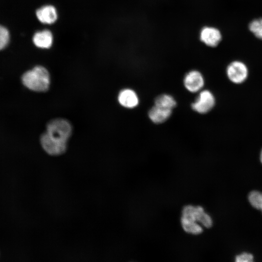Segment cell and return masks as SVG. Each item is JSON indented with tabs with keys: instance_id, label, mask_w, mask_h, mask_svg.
<instances>
[{
	"instance_id": "1",
	"label": "cell",
	"mask_w": 262,
	"mask_h": 262,
	"mask_svg": "<svg viewBox=\"0 0 262 262\" xmlns=\"http://www.w3.org/2000/svg\"><path fill=\"white\" fill-rule=\"evenodd\" d=\"M181 225L187 233L198 235L203 232V227L210 228L213 224L211 217L200 206L187 205L181 212Z\"/></svg>"
},
{
	"instance_id": "13",
	"label": "cell",
	"mask_w": 262,
	"mask_h": 262,
	"mask_svg": "<svg viewBox=\"0 0 262 262\" xmlns=\"http://www.w3.org/2000/svg\"><path fill=\"white\" fill-rule=\"evenodd\" d=\"M154 105L172 110L176 106V101L173 97L168 94L158 96L155 99Z\"/></svg>"
},
{
	"instance_id": "17",
	"label": "cell",
	"mask_w": 262,
	"mask_h": 262,
	"mask_svg": "<svg viewBox=\"0 0 262 262\" xmlns=\"http://www.w3.org/2000/svg\"><path fill=\"white\" fill-rule=\"evenodd\" d=\"M236 262H252L253 261V256L248 253H243L237 255L235 258Z\"/></svg>"
},
{
	"instance_id": "10",
	"label": "cell",
	"mask_w": 262,
	"mask_h": 262,
	"mask_svg": "<svg viewBox=\"0 0 262 262\" xmlns=\"http://www.w3.org/2000/svg\"><path fill=\"white\" fill-rule=\"evenodd\" d=\"M119 103L127 108H133L139 103L137 94L131 89H125L120 92L118 96Z\"/></svg>"
},
{
	"instance_id": "16",
	"label": "cell",
	"mask_w": 262,
	"mask_h": 262,
	"mask_svg": "<svg viewBox=\"0 0 262 262\" xmlns=\"http://www.w3.org/2000/svg\"><path fill=\"white\" fill-rule=\"evenodd\" d=\"M9 37L7 29L0 25V50L4 49L8 44Z\"/></svg>"
},
{
	"instance_id": "4",
	"label": "cell",
	"mask_w": 262,
	"mask_h": 262,
	"mask_svg": "<svg viewBox=\"0 0 262 262\" xmlns=\"http://www.w3.org/2000/svg\"><path fill=\"white\" fill-rule=\"evenodd\" d=\"M215 103V98L212 93L208 90H204L200 92L191 107L194 111L203 114L210 111Z\"/></svg>"
},
{
	"instance_id": "18",
	"label": "cell",
	"mask_w": 262,
	"mask_h": 262,
	"mask_svg": "<svg viewBox=\"0 0 262 262\" xmlns=\"http://www.w3.org/2000/svg\"><path fill=\"white\" fill-rule=\"evenodd\" d=\"M260 160H261V163H262V150L261 151V154H260Z\"/></svg>"
},
{
	"instance_id": "3",
	"label": "cell",
	"mask_w": 262,
	"mask_h": 262,
	"mask_svg": "<svg viewBox=\"0 0 262 262\" xmlns=\"http://www.w3.org/2000/svg\"><path fill=\"white\" fill-rule=\"evenodd\" d=\"M72 127L66 119L57 118L51 120L47 125V134L52 139L67 143L71 135Z\"/></svg>"
},
{
	"instance_id": "8",
	"label": "cell",
	"mask_w": 262,
	"mask_h": 262,
	"mask_svg": "<svg viewBox=\"0 0 262 262\" xmlns=\"http://www.w3.org/2000/svg\"><path fill=\"white\" fill-rule=\"evenodd\" d=\"M200 38L208 46L215 47L221 41L222 35L217 29L213 27H205L200 31Z\"/></svg>"
},
{
	"instance_id": "7",
	"label": "cell",
	"mask_w": 262,
	"mask_h": 262,
	"mask_svg": "<svg viewBox=\"0 0 262 262\" xmlns=\"http://www.w3.org/2000/svg\"><path fill=\"white\" fill-rule=\"evenodd\" d=\"M183 82L188 91L195 93L202 88L204 85V80L200 72L196 70H192L186 74Z\"/></svg>"
},
{
	"instance_id": "6",
	"label": "cell",
	"mask_w": 262,
	"mask_h": 262,
	"mask_svg": "<svg viewBox=\"0 0 262 262\" xmlns=\"http://www.w3.org/2000/svg\"><path fill=\"white\" fill-rule=\"evenodd\" d=\"M40 142L45 151L51 155H61L66 149L67 143L55 140L50 138L46 132L41 135Z\"/></svg>"
},
{
	"instance_id": "5",
	"label": "cell",
	"mask_w": 262,
	"mask_h": 262,
	"mask_svg": "<svg viewBox=\"0 0 262 262\" xmlns=\"http://www.w3.org/2000/svg\"><path fill=\"white\" fill-rule=\"evenodd\" d=\"M227 75L229 79L233 83L239 84L246 80L248 74L246 66L240 61L230 63L227 68Z\"/></svg>"
},
{
	"instance_id": "9",
	"label": "cell",
	"mask_w": 262,
	"mask_h": 262,
	"mask_svg": "<svg viewBox=\"0 0 262 262\" xmlns=\"http://www.w3.org/2000/svg\"><path fill=\"white\" fill-rule=\"evenodd\" d=\"M36 15L39 21L46 24H53L58 17L56 8L51 5H44L38 9Z\"/></svg>"
},
{
	"instance_id": "19",
	"label": "cell",
	"mask_w": 262,
	"mask_h": 262,
	"mask_svg": "<svg viewBox=\"0 0 262 262\" xmlns=\"http://www.w3.org/2000/svg\"></svg>"
},
{
	"instance_id": "15",
	"label": "cell",
	"mask_w": 262,
	"mask_h": 262,
	"mask_svg": "<svg viewBox=\"0 0 262 262\" xmlns=\"http://www.w3.org/2000/svg\"><path fill=\"white\" fill-rule=\"evenodd\" d=\"M248 200L255 208L262 210V193L258 191H251L248 195Z\"/></svg>"
},
{
	"instance_id": "11",
	"label": "cell",
	"mask_w": 262,
	"mask_h": 262,
	"mask_svg": "<svg viewBox=\"0 0 262 262\" xmlns=\"http://www.w3.org/2000/svg\"><path fill=\"white\" fill-rule=\"evenodd\" d=\"M33 40L37 47L41 49H49L52 46L53 35L50 31L44 30L35 33L33 35Z\"/></svg>"
},
{
	"instance_id": "2",
	"label": "cell",
	"mask_w": 262,
	"mask_h": 262,
	"mask_svg": "<svg viewBox=\"0 0 262 262\" xmlns=\"http://www.w3.org/2000/svg\"><path fill=\"white\" fill-rule=\"evenodd\" d=\"M22 81L23 84L30 90L45 92L49 88L50 76L45 67L37 66L26 72L22 77Z\"/></svg>"
},
{
	"instance_id": "14",
	"label": "cell",
	"mask_w": 262,
	"mask_h": 262,
	"mask_svg": "<svg viewBox=\"0 0 262 262\" xmlns=\"http://www.w3.org/2000/svg\"><path fill=\"white\" fill-rule=\"evenodd\" d=\"M248 29L257 38L262 40V17L252 20L249 24Z\"/></svg>"
},
{
	"instance_id": "12",
	"label": "cell",
	"mask_w": 262,
	"mask_h": 262,
	"mask_svg": "<svg viewBox=\"0 0 262 262\" xmlns=\"http://www.w3.org/2000/svg\"><path fill=\"white\" fill-rule=\"evenodd\" d=\"M172 110L154 105L148 112L150 119L156 124L165 121L171 115Z\"/></svg>"
}]
</instances>
